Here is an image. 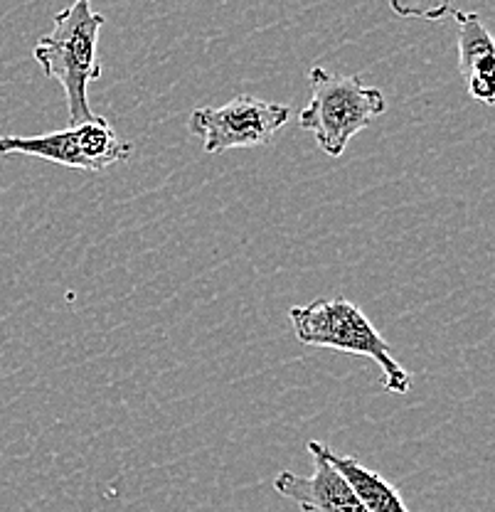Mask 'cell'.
I'll list each match as a JSON object with an SVG mask.
<instances>
[{"label": "cell", "instance_id": "1", "mask_svg": "<svg viewBox=\"0 0 495 512\" xmlns=\"http://www.w3.org/2000/svg\"><path fill=\"white\" fill-rule=\"evenodd\" d=\"M104 23V15L92 10V0H74L67 10L55 15V28L33 50L42 72L65 89L69 126L97 119L89 106L87 87L101 77L97 50Z\"/></svg>", "mask_w": 495, "mask_h": 512}, {"label": "cell", "instance_id": "2", "mask_svg": "<svg viewBox=\"0 0 495 512\" xmlns=\"http://www.w3.org/2000/svg\"><path fill=\"white\" fill-rule=\"evenodd\" d=\"M289 320L298 343L308 348L348 352L377 362L387 394H407L412 389V375L395 360L392 345L348 298L338 296L328 301H313L308 306H294L289 311Z\"/></svg>", "mask_w": 495, "mask_h": 512}, {"label": "cell", "instance_id": "3", "mask_svg": "<svg viewBox=\"0 0 495 512\" xmlns=\"http://www.w3.org/2000/svg\"><path fill=\"white\" fill-rule=\"evenodd\" d=\"M308 84L311 104L298 114V126L311 131L330 158L343 156L348 143L387 111L385 94L365 87L358 77H338L316 64L308 72Z\"/></svg>", "mask_w": 495, "mask_h": 512}, {"label": "cell", "instance_id": "4", "mask_svg": "<svg viewBox=\"0 0 495 512\" xmlns=\"http://www.w3.org/2000/svg\"><path fill=\"white\" fill-rule=\"evenodd\" d=\"M131 153V143L99 116L87 124L42 133V136H0V156L50 160L84 173H101L111 165L129 160Z\"/></svg>", "mask_w": 495, "mask_h": 512}, {"label": "cell", "instance_id": "5", "mask_svg": "<svg viewBox=\"0 0 495 512\" xmlns=\"http://www.w3.org/2000/svg\"><path fill=\"white\" fill-rule=\"evenodd\" d=\"M291 121V106L242 94L225 106H200L190 114L188 128L200 138L207 156L232 148L269 146Z\"/></svg>", "mask_w": 495, "mask_h": 512}, {"label": "cell", "instance_id": "6", "mask_svg": "<svg viewBox=\"0 0 495 512\" xmlns=\"http://www.w3.org/2000/svg\"><path fill=\"white\" fill-rule=\"evenodd\" d=\"M313 458V476H296L284 471L274 478V490L281 498L291 500L301 512H367L358 495L340 476L326 456V444L308 441Z\"/></svg>", "mask_w": 495, "mask_h": 512}, {"label": "cell", "instance_id": "7", "mask_svg": "<svg viewBox=\"0 0 495 512\" xmlns=\"http://www.w3.org/2000/svg\"><path fill=\"white\" fill-rule=\"evenodd\" d=\"M459 25V72L468 94L483 106L495 104V47L481 15L454 10Z\"/></svg>", "mask_w": 495, "mask_h": 512}, {"label": "cell", "instance_id": "8", "mask_svg": "<svg viewBox=\"0 0 495 512\" xmlns=\"http://www.w3.org/2000/svg\"><path fill=\"white\" fill-rule=\"evenodd\" d=\"M326 456L335 471L348 480V485L367 512H409L395 485L387 483L380 473L365 468L358 458L338 456L330 446H326Z\"/></svg>", "mask_w": 495, "mask_h": 512}, {"label": "cell", "instance_id": "9", "mask_svg": "<svg viewBox=\"0 0 495 512\" xmlns=\"http://www.w3.org/2000/svg\"><path fill=\"white\" fill-rule=\"evenodd\" d=\"M392 13L407 20H431L439 23L454 13V0H387Z\"/></svg>", "mask_w": 495, "mask_h": 512}]
</instances>
